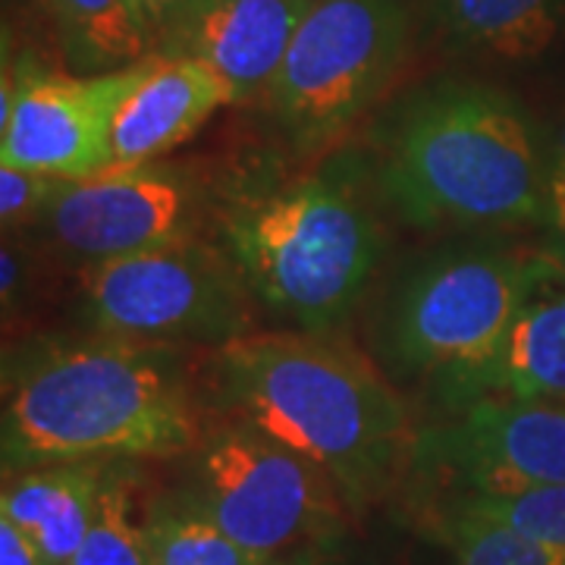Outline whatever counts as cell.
<instances>
[{
  "label": "cell",
  "mask_w": 565,
  "mask_h": 565,
  "mask_svg": "<svg viewBox=\"0 0 565 565\" xmlns=\"http://www.w3.org/2000/svg\"><path fill=\"white\" fill-rule=\"evenodd\" d=\"M145 63L79 76L20 61L3 66L0 92V163L54 180H92L114 167L110 129L122 98L141 79Z\"/></svg>",
  "instance_id": "cell-9"
},
{
  "label": "cell",
  "mask_w": 565,
  "mask_h": 565,
  "mask_svg": "<svg viewBox=\"0 0 565 565\" xmlns=\"http://www.w3.org/2000/svg\"><path fill=\"white\" fill-rule=\"evenodd\" d=\"M221 236L248 296L305 333H333L349 318L384 252L371 204L340 170L236 195Z\"/></svg>",
  "instance_id": "cell-4"
},
{
  "label": "cell",
  "mask_w": 565,
  "mask_h": 565,
  "mask_svg": "<svg viewBox=\"0 0 565 565\" xmlns=\"http://www.w3.org/2000/svg\"><path fill=\"white\" fill-rule=\"evenodd\" d=\"M546 252L563 264L565 270V132L550 151V180H546Z\"/></svg>",
  "instance_id": "cell-23"
},
{
  "label": "cell",
  "mask_w": 565,
  "mask_h": 565,
  "mask_svg": "<svg viewBox=\"0 0 565 565\" xmlns=\"http://www.w3.org/2000/svg\"><path fill=\"white\" fill-rule=\"evenodd\" d=\"M207 0H139L148 29L154 35V54L202 10Z\"/></svg>",
  "instance_id": "cell-24"
},
{
  "label": "cell",
  "mask_w": 565,
  "mask_h": 565,
  "mask_svg": "<svg viewBox=\"0 0 565 565\" xmlns=\"http://www.w3.org/2000/svg\"><path fill=\"white\" fill-rule=\"evenodd\" d=\"M82 315L132 343H217L248 333V289L226 252L185 236L79 267Z\"/></svg>",
  "instance_id": "cell-7"
},
{
  "label": "cell",
  "mask_w": 565,
  "mask_h": 565,
  "mask_svg": "<svg viewBox=\"0 0 565 565\" xmlns=\"http://www.w3.org/2000/svg\"><path fill=\"white\" fill-rule=\"evenodd\" d=\"M522 258L497 245H444L405 270L381 315V355L449 405L490 393L515 315Z\"/></svg>",
  "instance_id": "cell-5"
},
{
  "label": "cell",
  "mask_w": 565,
  "mask_h": 565,
  "mask_svg": "<svg viewBox=\"0 0 565 565\" xmlns=\"http://www.w3.org/2000/svg\"><path fill=\"white\" fill-rule=\"evenodd\" d=\"M490 393L565 403V270L550 252L522 258L515 315Z\"/></svg>",
  "instance_id": "cell-14"
},
{
  "label": "cell",
  "mask_w": 565,
  "mask_h": 565,
  "mask_svg": "<svg viewBox=\"0 0 565 565\" xmlns=\"http://www.w3.org/2000/svg\"><path fill=\"white\" fill-rule=\"evenodd\" d=\"M102 478L85 462L29 468L3 487L0 512L35 537L47 563L70 565L95 519Z\"/></svg>",
  "instance_id": "cell-15"
},
{
  "label": "cell",
  "mask_w": 565,
  "mask_h": 565,
  "mask_svg": "<svg viewBox=\"0 0 565 565\" xmlns=\"http://www.w3.org/2000/svg\"><path fill=\"white\" fill-rule=\"evenodd\" d=\"M61 182L54 177H41L32 170L20 167H7L0 163V221L3 230H25V226H39L41 217L47 214V207L54 202Z\"/></svg>",
  "instance_id": "cell-22"
},
{
  "label": "cell",
  "mask_w": 565,
  "mask_h": 565,
  "mask_svg": "<svg viewBox=\"0 0 565 565\" xmlns=\"http://www.w3.org/2000/svg\"><path fill=\"white\" fill-rule=\"evenodd\" d=\"M47 13L70 73H117L154 54L139 0H47Z\"/></svg>",
  "instance_id": "cell-17"
},
{
  "label": "cell",
  "mask_w": 565,
  "mask_h": 565,
  "mask_svg": "<svg viewBox=\"0 0 565 565\" xmlns=\"http://www.w3.org/2000/svg\"><path fill=\"white\" fill-rule=\"evenodd\" d=\"M412 459L465 487V497L565 484V403L487 393L456 422L424 430Z\"/></svg>",
  "instance_id": "cell-10"
},
{
  "label": "cell",
  "mask_w": 565,
  "mask_h": 565,
  "mask_svg": "<svg viewBox=\"0 0 565 565\" xmlns=\"http://www.w3.org/2000/svg\"><path fill=\"white\" fill-rule=\"evenodd\" d=\"M195 185L163 163L110 167L92 180L61 182L44 236L70 262L98 264L192 236Z\"/></svg>",
  "instance_id": "cell-11"
},
{
  "label": "cell",
  "mask_w": 565,
  "mask_h": 565,
  "mask_svg": "<svg viewBox=\"0 0 565 565\" xmlns=\"http://www.w3.org/2000/svg\"><path fill=\"white\" fill-rule=\"evenodd\" d=\"M462 503L500 519L537 544L565 553V484L534 487L515 497H462Z\"/></svg>",
  "instance_id": "cell-21"
},
{
  "label": "cell",
  "mask_w": 565,
  "mask_h": 565,
  "mask_svg": "<svg viewBox=\"0 0 565 565\" xmlns=\"http://www.w3.org/2000/svg\"><path fill=\"white\" fill-rule=\"evenodd\" d=\"M195 437V405L177 345L114 337L51 345L7 377V471L177 456Z\"/></svg>",
  "instance_id": "cell-3"
},
{
  "label": "cell",
  "mask_w": 565,
  "mask_h": 565,
  "mask_svg": "<svg viewBox=\"0 0 565 565\" xmlns=\"http://www.w3.org/2000/svg\"><path fill=\"white\" fill-rule=\"evenodd\" d=\"M315 0H207L158 54L195 57L221 76L236 102L267 95L292 35Z\"/></svg>",
  "instance_id": "cell-12"
},
{
  "label": "cell",
  "mask_w": 565,
  "mask_h": 565,
  "mask_svg": "<svg viewBox=\"0 0 565 565\" xmlns=\"http://www.w3.org/2000/svg\"><path fill=\"white\" fill-rule=\"evenodd\" d=\"M444 541L456 565H565V553L531 541L462 500L444 515Z\"/></svg>",
  "instance_id": "cell-19"
},
{
  "label": "cell",
  "mask_w": 565,
  "mask_h": 565,
  "mask_svg": "<svg viewBox=\"0 0 565 565\" xmlns=\"http://www.w3.org/2000/svg\"><path fill=\"white\" fill-rule=\"evenodd\" d=\"M430 17L456 51L522 63L559 41L565 0H430Z\"/></svg>",
  "instance_id": "cell-16"
},
{
  "label": "cell",
  "mask_w": 565,
  "mask_h": 565,
  "mask_svg": "<svg viewBox=\"0 0 565 565\" xmlns=\"http://www.w3.org/2000/svg\"><path fill=\"white\" fill-rule=\"evenodd\" d=\"M321 553L318 546H305V550H292V553H282V556H274L264 565H321Z\"/></svg>",
  "instance_id": "cell-26"
},
{
  "label": "cell",
  "mask_w": 565,
  "mask_h": 565,
  "mask_svg": "<svg viewBox=\"0 0 565 565\" xmlns=\"http://www.w3.org/2000/svg\"><path fill=\"white\" fill-rule=\"evenodd\" d=\"M321 565H333V563H321Z\"/></svg>",
  "instance_id": "cell-28"
},
{
  "label": "cell",
  "mask_w": 565,
  "mask_h": 565,
  "mask_svg": "<svg viewBox=\"0 0 565 565\" xmlns=\"http://www.w3.org/2000/svg\"><path fill=\"white\" fill-rule=\"evenodd\" d=\"M154 565H264L223 531L195 500L151 515Z\"/></svg>",
  "instance_id": "cell-18"
},
{
  "label": "cell",
  "mask_w": 565,
  "mask_h": 565,
  "mask_svg": "<svg viewBox=\"0 0 565 565\" xmlns=\"http://www.w3.org/2000/svg\"><path fill=\"white\" fill-rule=\"evenodd\" d=\"M405 51L403 0H315L264 95L270 117L302 154L323 151L384 98Z\"/></svg>",
  "instance_id": "cell-6"
},
{
  "label": "cell",
  "mask_w": 565,
  "mask_h": 565,
  "mask_svg": "<svg viewBox=\"0 0 565 565\" xmlns=\"http://www.w3.org/2000/svg\"><path fill=\"white\" fill-rule=\"evenodd\" d=\"M0 565H51L29 531L17 522L0 519Z\"/></svg>",
  "instance_id": "cell-25"
},
{
  "label": "cell",
  "mask_w": 565,
  "mask_h": 565,
  "mask_svg": "<svg viewBox=\"0 0 565 565\" xmlns=\"http://www.w3.org/2000/svg\"><path fill=\"white\" fill-rule=\"evenodd\" d=\"M217 390L245 424L318 465L355 503L377 497L415 449L396 390L330 333H245L217 349Z\"/></svg>",
  "instance_id": "cell-2"
},
{
  "label": "cell",
  "mask_w": 565,
  "mask_h": 565,
  "mask_svg": "<svg viewBox=\"0 0 565 565\" xmlns=\"http://www.w3.org/2000/svg\"><path fill=\"white\" fill-rule=\"evenodd\" d=\"M226 104H236V95L211 66L180 54H151L114 117V167L154 163L185 145Z\"/></svg>",
  "instance_id": "cell-13"
},
{
  "label": "cell",
  "mask_w": 565,
  "mask_h": 565,
  "mask_svg": "<svg viewBox=\"0 0 565 565\" xmlns=\"http://www.w3.org/2000/svg\"><path fill=\"white\" fill-rule=\"evenodd\" d=\"M70 565H154L151 522H139L132 490L122 478H102L95 519Z\"/></svg>",
  "instance_id": "cell-20"
},
{
  "label": "cell",
  "mask_w": 565,
  "mask_h": 565,
  "mask_svg": "<svg viewBox=\"0 0 565 565\" xmlns=\"http://www.w3.org/2000/svg\"><path fill=\"white\" fill-rule=\"evenodd\" d=\"M337 490L318 465L239 422L204 440L192 500L236 544L274 559L318 546L337 527Z\"/></svg>",
  "instance_id": "cell-8"
},
{
  "label": "cell",
  "mask_w": 565,
  "mask_h": 565,
  "mask_svg": "<svg viewBox=\"0 0 565 565\" xmlns=\"http://www.w3.org/2000/svg\"><path fill=\"white\" fill-rule=\"evenodd\" d=\"M25 3H39V7H44V10H47V0H25Z\"/></svg>",
  "instance_id": "cell-27"
},
{
  "label": "cell",
  "mask_w": 565,
  "mask_h": 565,
  "mask_svg": "<svg viewBox=\"0 0 565 565\" xmlns=\"http://www.w3.org/2000/svg\"><path fill=\"white\" fill-rule=\"evenodd\" d=\"M371 180L399 221L422 230L527 226L546 221L550 154L503 88L444 76L374 122Z\"/></svg>",
  "instance_id": "cell-1"
}]
</instances>
